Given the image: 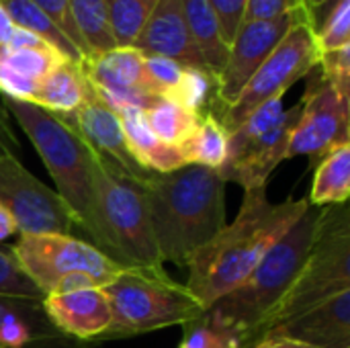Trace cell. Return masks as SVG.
Here are the masks:
<instances>
[{
	"mask_svg": "<svg viewBox=\"0 0 350 348\" xmlns=\"http://www.w3.org/2000/svg\"><path fill=\"white\" fill-rule=\"evenodd\" d=\"M308 199L273 203L267 187L244 191L242 207L187 263V289L207 312L219 297L238 287L277 240L304 215Z\"/></svg>",
	"mask_w": 350,
	"mask_h": 348,
	"instance_id": "6da1fadb",
	"label": "cell"
},
{
	"mask_svg": "<svg viewBox=\"0 0 350 348\" xmlns=\"http://www.w3.org/2000/svg\"><path fill=\"white\" fill-rule=\"evenodd\" d=\"M144 189L162 263L187 269L189 258L226 226V180L215 168L185 164L152 172Z\"/></svg>",
	"mask_w": 350,
	"mask_h": 348,
	"instance_id": "7a4b0ae2",
	"label": "cell"
},
{
	"mask_svg": "<svg viewBox=\"0 0 350 348\" xmlns=\"http://www.w3.org/2000/svg\"><path fill=\"white\" fill-rule=\"evenodd\" d=\"M322 207L308 205L304 215L277 240L252 273L230 293L219 297L203 320L217 332L234 338L240 348H252L260 330L299 275L314 242Z\"/></svg>",
	"mask_w": 350,
	"mask_h": 348,
	"instance_id": "3957f363",
	"label": "cell"
},
{
	"mask_svg": "<svg viewBox=\"0 0 350 348\" xmlns=\"http://www.w3.org/2000/svg\"><path fill=\"white\" fill-rule=\"evenodd\" d=\"M94 154V152H92ZM92 228L88 242L123 269L162 271L144 180L109 170L96 156L90 164Z\"/></svg>",
	"mask_w": 350,
	"mask_h": 348,
	"instance_id": "277c9868",
	"label": "cell"
},
{
	"mask_svg": "<svg viewBox=\"0 0 350 348\" xmlns=\"http://www.w3.org/2000/svg\"><path fill=\"white\" fill-rule=\"evenodd\" d=\"M2 105L35 146L57 195L72 209L78 230L88 238L92 228V150L64 115L12 96H4Z\"/></svg>",
	"mask_w": 350,
	"mask_h": 348,
	"instance_id": "5b68a950",
	"label": "cell"
},
{
	"mask_svg": "<svg viewBox=\"0 0 350 348\" xmlns=\"http://www.w3.org/2000/svg\"><path fill=\"white\" fill-rule=\"evenodd\" d=\"M103 291L111 306V326L94 345L148 334L168 326H185L205 314L187 285L170 279L164 269H125Z\"/></svg>",
	"mask_w": 350,
	"mask_h": 348,
	"instance_id": "8992f818",
	"label": "cell"
},
{
	"mask_svg": "<svg viewBox=\"0 0 350 348\" xmlns=\"http://www.w3.org/2000/svg\"><path fill=\"white\" fill-rule=\"evenodd\" d=\"M350 289V207L326 205L320 211L308 258L267 318L258 343L277 326L301 316L314 306Z\"/></svg>",
	"mask_w": 350,
	"mask_h": 348,
	"instance_id": "52a82bcc",
	"label": "cell"
},
{
	"mask_svg": "<svg viewBox=\"0 0 350 348\" xmlns=\"http://www.w3.org/2000/svg\"><path fill=\"white\" fill-rule=\"evenodd\" d=\"M8 252L43 297L105 287L125 271L88 240L68 234H18Z\"/></svg>",
	"mask_w": 350,
	"mask_h": 348,
	"instance_id": "ba28073f",
	"label": "cell"
},
{
	"mask_svg": "<svg viewBox=\"0 0 350 348\" xmlns=\"http://www.w3.org/2000/svg\"><path fill=\"white\" fill-rule=\"evenodd\" d=\"M318 57L320 51L316 47L314 31L306 16L289 29V33L242 88L234 105L215 115L217 121L228 133L234 131L260 105L283 96L297 80L306 78L318 66Z\"/></svg>",
	"mask_w": 350,
	"mask_h": 348,
	"instance_id": "9c48e42d",
	"label": "cell"
},
{
	"mask_svg": "<svg viewBox=\"0 0 350 348\" xmlns=\"http://www.w3.org/2000/svg\"><path fill=\"white\" fill-rule=\"evenodd\" d=\"M0 203L16 224L18 234L80 232L72 209L55 189L33 176L18 158L0 156Z\"/></svg>",
	"mask_w": 350,
	"mask_h": 348,
	"instance_id": "30bf717a",
	"label": "cell"
},
{
	"mask_svg": "<svg viewBox=\"0 0 350 348\" xmlns=\"http://www.w3.org/2000/svg\"><path fill=\"white\" fill-rule=\"evenodd\" d=\"M301 113L289 139L287 158L308 156L316 166L336 146L350 144V98L336 92L318 72V66L306 76Z\"/></svg>",
	"mask_w": 350,
	"mask_h": 348,
	"instance_id": "8fae6325",
	"label": "cell"
},
{
	"mask_svg": "<svg viewBox=\"0 0 350 348\" xmlns=\"http://www.w3.org/2000/svg\"><path fill=\"white\" fill-rule=\"evenodd\" d=\"M306 16L308 10L297 8L275 18L246 21L240 25L234 41L230 43L228 62L215 78V96L209 111L211 115H219L234 105L242 88L281 43V39L289 33V29Z\"/></svg>",
	"mask_w": 350,
	"mask_h": 348,
	"instance_id": "7c38bea8",
	"label": "cell"
},
{
	"mask_svg": "<svg viewBox=\"0 0 350 348\" xmlns=\"http://www.w3.org/2000/svg\"><path fill=\"white\" fill-rule=\"evenodd\" d=\"M74 129L80 133V137L86 142V146L94 152V156L113 172L125 174L135 180H146L152 172L144 170L125 139L121 121L117 111H113L96 92L90 90L88 98L80 109H76L70 115H64Z\"/></svg>",
	"mask_w": 350,
	"mask_h": 348,
	"instance_id": "4fadbf2b",
	"label": "cell"
},
{
	"mask_svg": "<svg viewBox=\"0 0 350 348\" xmlns=\"http://www.w3.org/2000/svg\"><path fill=\"white\" fill-rule=\"evenodd\" d=\"M82 70L94 92L113 109L133 105L148 109L156 98L148 90L144 53L135 47H115L111 51L88 57Z\"/></svg>",
	"mask_w": 350,
	"mask_h": 348,
	"instance_id": "5bb4252c",
	"label": "cell"
},
{
	"mask_svg": "<svg viewBox=\"0 0 350 348\" xmlns=\"http://www.w3.org/2000/svg\"><path fill=\"white\" fill-rule=\"evenodd\" d=\"M62 334L45 316L43 299L0 295V348H96Z\"/></svg>",
	"mask_w": 350,
	"mask_h": 348,
	"instance_id": "9a60e30c",
	"label": "cell"
},
{
	"mask_svg": "<svg viewBox=\"0 0 350 348\" xmlns=\"http://www.w3.org/2000/svg\"><path fill=\"white\" fill-rule=\"evenodd\" d=\"M301 113V103L293 105L291 109L283 111L277 123L256 137L236 160L226 162L219 168L221 178L238 183L244 191L267 187L271 172L287 158V148L295 123Z\"/></svg>",
	"mask_w": 350,
	"mask_h": 348,
	"instance_id": "2e32d148",
	"label": "cell"
},
{
	"mask_svg": "<svg viewBox=\"0 0 350 348\" xmlns=\"http://www.w3.org/2000/svg\"><path fill=\"white\" fill-rule=\"evenodd\" d=\"M133 47L144 55L168 57L180 64L183 68L207 72L203 57L199 55L195 41L189 33L180 0H158Z\"/></svg>",
	"mask_w": 350,
	"mask_h": 348,
	"instance_id": "e0dca14e",
	"label": "cell"
},
{
	"mask_svg": "<svg viewBox=\"0 0 350 348\" xmlns=\"http://www.w3.org/2000/svg\"><path fill=\"white\" fill-rule=\"evenodd\" d=\"M47 320L66 336L96 340L111 326V306L103 287H82L43 297Z\"/></svg>",
	"mask_w": 350,
	"mask_h": 348,
	"instance_id": "ac0fdd59",
	"label": "cell"
},
{
	"mask_svg": "<svg viewBox=\"0 0 350 348\" xmlns=\"http://www.w3.org/2000/svg\"><path fill=\"white\" fill-rule=\"evenodd\" d=\"M267 336H289L316 348H350V289L273 328Z\"/></svg>",
	"mask_w": 350,
	"mask_h": 348,
	"instance_id": "d6986e66",
	"label": "cell"
},
{
	"mask_svg": "<svg viewBox=\"0 0 350 348\" xmlns=\"http://www.w3.org/2000/svg\"><path fill=\"white\" fill-rule=\"evenodd\" d=\"M66 57L51 47L0 49V92L4 96L31 101L37 84Z\"/></svg>",
	"mask_w": 350,
	"mask_h": 348,
	"instance_id": "ffe728a7",
	"label": "cell"
},
{
	"mask_svg": "<svg viewBox=\"0 0 350 348\" xmlns=\"http://www.w3.org/2000/svg\"><path fill=\"white\" fill-rule=\"evenodd\" d=\"M127 146L135 158V162L150 172H172L180 166H185L183 154L176 146H168L156 137L152 131L144 109L125 105L117 109Z\"/></svg>",
	"mask_w": 350,
	"mask_h": 348,
	"instance_id": "44dd1931",
	"label": "cell"
},
{
	"mask_svg": "<svg viewBox=\"0 0 350 348\" xmlns=\"http://www.w3.org/2000/svg\"><path fill=\"white\" fill-rule=\"evenodd\" d=\"M92 86L80 64L64 59L35 88L31 103L59 115H70L84 105Z\"/></svg>",
	"mask_w": 350,
	"mask_h": 348,
	"instance_id": "7402d4cb",
	"label": "cell"
},
{
	"mask_svg": "<svg viewBox=\"0 0 350 348\" xmlns=\"http://www.w3.org/2000/svg\"><path fill=\"white\" fill-rule=\"evenodd\" d=\"M180 4L189 33L195 41L199 55L203 57L205 70L215 80L224 70L230 53V45L224 39L219 18L209 0H180Z\"/></svg>",
	"mask_w": 350,
	"mask_h": 348,
	"instance_id": "603a6c76",
	"label": "cell"
},
{
	"mask_svg": "<svg viewBox=\"0 0 350 348\" xmlns=\"http://www.w3.org/2000/svg\"><path fill=\"white\" fill-rule=\"evenodd\" d=\"M350 197V144L336 146L316 166L310 191V205L326 207L349 203Z\"/></svg>",
	"mask_w": 350,
	"mask_h": 348,
	"instance_id": "cb8c5ba5",
	"label": "cell"
},
{
	"mask_svg": "<svg viewBox=\"0 0 350 348\" xmlns=\"http://www.w3.org/2000/svg\"><path fill=\"white\" fill-rule=\"evenodd\" d=\"M185 164H199L219 170L228 156V131L215 115L205 113L195 131L178 146Z\"/></svg>",
	"mask_w": 350,
	"mask_h": 348,
	"instance_id": "d4e9b609",
	"label": "cell"
},
{
	"mask_svg": "<svg viewBox=\"0 0 350 348\" xmlns=\"http://www.w3.org/2000/svg\"><path fill=\"white\" fill-rule=\"evenodd\" d=\"M8 16L12 18L14 27H21L37 37H41L47 45H51L57 53H62L66 59L74 64H84L82 53L68 41V37L53 25V21L37 8L31 0H0Z\"/></svg>",
	"mask_w": 350,
	"mask_h": 348,
	"instance_id": "484cf974",
	"label": "cell"
},
{
	"mask_svg": "<svg viewBox=\"0 0 350 348\" xmlns=\"http://www.w3.org/2000/svg\"><path fill=\"white\" fill-rule=\"evenodd\" d=\"M68 2L80 39L88 49V57L117 47L109 21L107 0H68Z\"/></svg>",
	"mask_w": 350,
	"mask_h": 348,
	"instance_id": "4316f807",
	"label": "cell"
},
{
	"mask_svg": "<svg viewBox=\"0 0 350 348\" xmlns=\"http://www.w3.org/2000/svg\"><path fill=\"white\" fill-rule=\"evenodd\" d=\"M144 113L156 137L176 148L195 131L201 119V115L166 96H156Z\"/></svg>",
	"mask_w": 350,
	"mask_h": 348,
	"instance_id": "83f0119b",
	"label": "cell"
},
{
	"mask_svg": "<svg viewBox=\"0 0 350 348\" xmlns=\"http://www.w3.org/2000/svg\"><path fill=\"white\" fill-rule=\"evenodd\" d=\"M158 0H107L109 21L117 47H133Z\"/></svg>",
	"mask_w": 350,
	"mask_h": 348,
	"instance_id": "f1b7e54d",
	"label": "cell"
},
{
	"mask_svg": "<svg viewBox=\"0 0 350 348\" xmlns=\"http://www.w3.org/2000/svg\"><path fill=\"white\" fill-rule=\"evenodd\" d=\"M144 70L150 94L166 98L174 96L187 72V68H183L180 64L160 55H144Z\"/></svg>",
	"mask_w": 350,
	"mask_h": 348,
	"instance_id": "f546056e",
	"label": "cell"
},
{
	"mask_svg": "<svg viewBox=\"0 0 350 348\" xmlns=\"http://www.w3.org/2000/svg\"><path fill=\"white\" fill-rule=\"evenodd\" d=\"M314 39L320 53L350 45V0H342L326 16V21L314 31Z\"/></svg>",
	"mask_w": 350,
	"mask_h": 348,
	"instance_id": "4dcf8cb0",
	"label": "cell"
},
{
	"mask_svg": "<svg viewBox=\"0 0 350 348\" xmlns=\"http://www.w3.org/2000/svg\"><path fill=\"white\" fill-rule=\"evenodd\" d=\"M318 72L336 92L350 98V45L320 53Z\"/></svg>",
	"mask_w": 350,
	"mask_h": 348,
	"instance_id": "1f68e13d",
	"label": "cell"
},
{
	"mask_svg": "<svg viewBox=\"0 0 350 348\" xmlns=\"http://www.w3.org/2000/svg\"><path fill=\"white\" fill-rule=\"evenodd\" d=\"M0 295L43 299L41 291L27 279L8 250H0Z\"/></svg>",
	"mask_w": 350,
	"mask_h": 348,
	"instance_id": "d6a6232c",
	"label": "cell"
},
{
	"mask_svg": "<svg viewBox=\"0 0 350 348\" xmlns=\"http://www.w3.org/2000/svg\"><path fill=\"white\" fill-rule=\"evenodd\" d=\"M183 328H185V332H183L178 348H240L234 338L211 328L203 320V316L195 322L185 324Z\"/></svg>",
	"mask_w": 350,
	"mask_h": 348,
	"instance_id": "836d02e7",
	"label": "cell"
},
{
	"mask_svg": "<svg viewBox=\"0 0 350 348\" xmlns=\"http://www.w3.org/2000/svg\"><path fill=\"white\" fill-rule=\"evenodd\" d=\"M37 8H41L51 21L53 25L68 37V41L82 53L84 62L88 59V49L84 45V41L80 39V33L74 25L72 12H70V2L68 0H31Z\"/></svg>",
	"mask_w": 350,
	"mask_h": 348,
	"instance_id": "e575fe53",
	"label": "cell"
},
{
	"mask_svg": "<svg viewBox=\"0 0 350 348\" xmlns=\"http://www.w3.org/2000/svg\"><path fill=\"white\" fill-rule=\"evenodd\" d=\"M246 2L248 0H209V4L213 6L219 25H221V33L226 43L230 45L244 21V10H246Z\"/></svg>",
	"mask_w": 350,
	"mask_h": 348,
	"instance_id": "d590c367",
	"label": "cell"
},
{
	"mask_svg": "<svg viewBox=\"0 0 350 348\" xmlns=\"http://www.w3.org/2000/svg\"><path fill=\"white\" fill-rule=\"evenodd\" d=\"M297 8H306V0H248L242 23L275 18V16L287 14V12L297 10Z\"/></svg>",
	"mask_w": 350,
	"mask_h": 348,
	"instance_id": "8d00e7d4",
	"label": "cell"
},
{
	"mask_svg": "<svg viewBox=\"0 0 350 348\" xmlns=\"http://www.w3.org/2000/svg\"><path fill=\"white\" fill-rule=\"evenodd\" d=\"M6 47L8 49H41V47H51V45H47L41 37H37V35H33V33H29V31H25L21 27H14L12 37H10Z\"/></svg>",
	"mask_w": 350,
	"mask_h": 348,
	"instance_id": "74e56055",
	"label": "cell"
},
{
	"mask_svg": "<svg viewBox=\"0 0 350 348\" xmlns=\"http://www.w3.org/2000/svg\"><path fill=\"white\" fill-rule=\"evenodd\" d=\"M252 348H316L308 343L289 338V336H267L260 343H256Z\"/></svg>",
	"mask_w": 350,
	"mask_h": 348,
	"instance_id": "f35d334b",
	"label": "cell"
},
{
	"mask_svg": "<svg viewBox=\"0 0 350 348\" xmlns=\"http://www.w3.org/2000/svg\"><path fill=\"white\" fill-rule=\"evenodd\" d=\"M14 234H18L14 219L10 217V213L6 211V207L0 203V242H6L8 238H12Z\"/></svg>",
	"mask_w": 350,
	"mask_h": 348,
	"instance_id": "ab89813d",
	"label": "cell"
},
{
	"mask_svg": "<svg viewBox=\"0 0 350 348\" xmlns=\"http://www.w3.org/2000/svg\"><path fill=\"white\" fill-rule=\"evenodd\" d=\"M12 31H14V23L8 16V12L4 10V6L0 4V49L8 45V41L12 37Z\"/></svg>",
	"mask_w": 350,
	"mask_h": 348,
	"instance_id": "60d3db41",
	"label": "cell"
},
{
	"mask_svg": "<svg viewBox=\"0 0 350 348\" xmlns=\"http://www.w3.org/2000/svg\"><path fill=\"white\" fill-rule=\"evenodd\" d=\"M318 2H322V0H306V8H312V6H316Z\"/></svg>",
	"mask_w": 350,
	"mask_h": 348,
	"instance_id": "b9f144b4",
	"label": "cell"
}]
</instances>
